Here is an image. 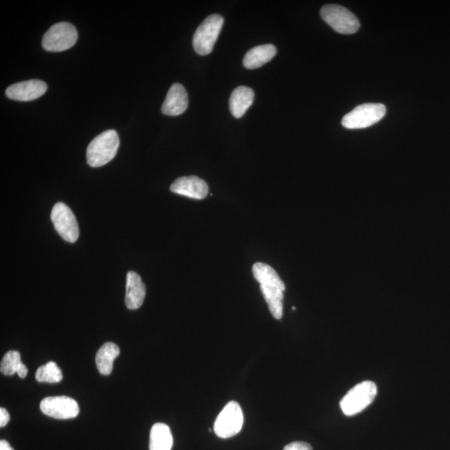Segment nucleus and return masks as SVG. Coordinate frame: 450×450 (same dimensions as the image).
<instances>
[{"label":"nucleus","instance_id":"20","mask_svg":"<svg viewBox=\"0 0 450 450\" xmlns=\"http://www.w3.org/2000/svg\"><path fill=\"white\" fill-rule=\"evenodd\" d=\"M35 378L40 383H55L63 380V373L55 362L50 361L37 369Z\"/></svg>","mask_w":450,"mask_h":450},{"label":"nucleus","instance_id":"22","mask_svg":"<svg viewBox=\"0 0 450 450\" xmlns=\"http://www.w3.org/2000/svg\"><path fill=\"white\" fill-rule=\"evenodd\" d=\"M283 450H313L311 445L305 442H293L286 445Z\"/></svg>","mask_w":450,"mask_h":450},{"label":"nucleus","instance_id":"8","mask_svg":"<svg viewBox=\"0 0 450 450\" xmlns=\"http://www.w3.org/2000/svg\"><path fill=\"white\" fill-rule=\"evenodd\" d=\"M51 220L56 231L65 241L77 242L79 236L78 222L72 210L65 203H55L52 208Z\"/></svg>","mask_w":450,"mask_h":450},{"label":"nucleus","instance_id":"14","mask_svg":"<svg viewBox=\"0 0 450 450\" xmlns=\"http://www.w3.org/2000/svg\"><path fill=\"white\" fill-rule=\"evenodd\" d=\"M254 93L252 89L246 86L236 88L231 94L230 110L236 118L242 117L249 108L252 106Z\"/></svg>","mask_w":450,"mask_h":450},{"label":"nucleus","instance_id":"19","mask_svg":"<svg viewBox=\"0 0 450 450\" xmlns=\"http://www.w3.org/2000/svg\"><path fill=\"white\" fill-rule=\"evenodd\" d=\"M254 277L260 284L264 286H278L286 290V284L279 278V274L271 266L264 263H257L253 265Z\"/></svg>","mask_w":450,"mask_h":450},{"label":"nucleus","instance_id":"6","mask_svg":"<svg viewBox=\"0 0 450 450\" xmlns=\"http://www.w3.org/2000/svg\"><path fill=\"white\" fill-rule=\"evenodd\" d=\"M78 40V32L67 22L55 23L43 37L42 45L47 51L61 52L73 47Z\"/></svg>","mask_w":450,"mask_h":450},{"label":"nucleus","instance_id":"21","mask_svg":"<svg viewBox=\"0 0 450 450\" xmlns=\"http://www.w3.org/2000/svg\"><path fill=\"white\" fill-rule=\"evenodd\" d=\"M22 364L20 353L9 351L2 359L0 369H1V372L4 376H13V374L18 372Z\"/></svg>","mask_w":450,"mask_h":450},{"label":"nucleus","instance_id":"13","mask_svg":"<svg viewBox=\"0 0 450 450\" xmlns=\"http://www.w3.org/2000/svg\"><path fill=\"white\" fill-rule=\"evenodd\" d=\"M146 295L145 283L138 274H127L125 305L131 310H138L143 305Z\"/></svg>","mask_w":450,"mask_h":450},{"label":"nucleus","instance_id":"16","mask_svg":"<svg viewBox=\"0 0 450 450\" xmlns=\"http://www.w3.org/2000/svg\"><path fill=\"white\" fill-rule=\"evenodd\" d=\"M173 437L169 426L162 423L154 424L150 431V450H171Z\"/></svg>","mask_w":450,"mask_h":450},{"label":"nucleus","instance_id":"24","mask_svg":"<svg viewBox=\"0 0 450 450\" xmlns=\"http://www.w3.org/2000/svg\"><path fill=\"white\" fill-rule=\"evenodd\" d=\"M0 450H13V449L6 440H1V441H0Z\"/></svg>","mask_w":450,"mask_h":450},{"label":"nucleus","instance_id":"17","mask_svg":"<svg viewBox=\"0 0 450 450\" xmlns=\"http://www.w3.org/2000/svg\"><path fill=\"white\" fill-rule=\"evenodd\" d=\"M265 301L267 302L270 313L276 320H281L283 316V300L284 288L273 286L260 284Z\"/></svg>","mask_w":450,"mask_h":450},{"label":"nucleus","instance_id":"23","mask_svg":"<svg viewBox=\"0 0 450 450\" xmlns=\"http://www.w3.org/2000/svg\"><path fill=\"white\" fill-rule=\"evenodd\" d=\"M11 416H9V412L4 409H0V427H4L9 422Z\"/></svg>","mask_w":450,"mask_h":450},{"label":"nucleus","instance_id":"11","mask_svg":"<svg viewBox=\"0 0 450 450\" xmlns=\"http://www.w3.org/2000/svg\"><path fill=\"white\" fill-rule=\"evenodd\" d=\"M170 191L194 200H203L208 193V184L197 176L180 177L170 186Z\"/></svg>","mask_w":450,"mask_h":450},{"label":"nucleus","instance_id":"10","mask_svg":"<svg viewBox=\"0 0 450 450\" xmlns=\"http://www.w3.org/2000/svg\"><path fill=\"white\" fill-rule=\"evenodd\" d=\"M47 89L46 83L39 79H31L11 85L6 89V94L13 101H31L44 96Z\"/></svg>","mask_w":450,"mask_h":450},{"label":"nucleus","instance_id":"7","mask_svg":"<svg viewBox=\"0 0 450 450\" xmlns=\"http://www.w3.org/2000/svg\"><path fill=\"white\" fill-rule=\"evenodd\" d=\"M244 415L238 403L231 401L217 417L215 432L221 439H228L240 433L243 427Z\"/></svg>","mask_w":450,"mask_h":450},{"label":"nucleus","instance_id":"15","mask_svg":"<svg viewBox=\"0 0 450 450\" xmlns=\"http://www.w3.org/2000/svg\"><path fill=\"white\" fill-rule=\"evenodd\" d=\"M277 50L273 45H263L249 50L244 57L243 64L246 69H255L261 67L273 60Z\"/></svg>","mask_w":450,"mask_h":450},{"label":"nucleus","instance_id":"3","mask_svg":"<svg viewBox=\"0 0 450 450\" xmlns=\"http://www.w3.org/2000/svg\"><path fill=\"white\" fill-rule=\"evenodd\" d=\"M224 25V18L220 14H212L198 27L193 38V47L198 55H210Z\"/></svg>","mask_w":450,"mask_h":450},{"label":"nucleus","instance_id":"12","mask_svg":"<svg viewBox=\"0 0 450 450\" xmlns=\"http://www.w3.org/2000/svg\"><path fill=\"white\" fill-rule=\"evenodd\" d=\"M189 106L186 89L182 84L175 83L170 87L161 111L165 116H178L186 112Z\"/></svg>","mask_w":450,"mask_h":450},{"label":"nucleus","instance_id":"2","mask_svg":"<svg viewBox=\"0 0 450 450\" xmlns=\"http://www.w3.org/2000/svg\"><path fill=\"white\" fill-rule=\"evenodd\" d=\"M377 395V386L373 381H363L350 390L342 400L340 408L347 416H353L366 410Z\"/></svg>","mask_w":450,"mask_h":450},{"label":"nucleus","instance_id":"18","mask_svg":"<svg viewBox=\"0 0 450 450\" xmlns=\"http://www.w3.org/2000/svg\"><path fill=\"white\" fill-rule=\"evenodd\" d=\"M120 348L111 342L106 343L99 349L96 362L99 373L103 376H108L113 371V364L120 355Z\"/></svg>","mask_w":450,"mask_h":450},{"label":"nucleus","instance_id":"9","mask_svg":"<svg viewBox=\"0 0 450 450\" xmlns=\"http://www.w3.org/2000/svg\"><path fill=\"white\" fill-rule=\"evenodd\" d=\"M40 410L45 415L59 420L74 419L79 413L78 403L67 396L47 397L41 401Z\"/></svg>","mask_w":450,"mask_h":450},{"label":"nucleus","instance_id":"5","mask_svg":"<svg viewBox=\"0 0 450 450\" xmlns=\"http://www.w3.org/2000/svg\"><path fill=\"white\" fill-rule=\"evenodd\" d=\"M323 21L336 32L342 35H353L359 30V21L349 9L337 4H327L321 9Z\"/></svg>","mask_w":450,"mask_h":450},{"label":"nucleus","instance_id":"4","mask_svg":"<svg viewBox=\"0 0 450 450\" xmlns=\"http://www.w3.org/2000/svg\"><path fill=\"white\" fill-rule=\"evenodd\" d=\"M386 115V107L382 103H364L344 116L342 125L348 130H361L381 120Z\"/></svg>","mask_w":450,"mask_h":450},{"label":"nucleus","instance_id":"1","mask_svg":"<svg viewBox=\"0 0 450 450\" xmlns=\"http://www.w3.org/2000/svg\"><path fill=\"white\" fill-rule=\"evenodd\" d=\"M120 139L116 130L104 131L94 138L88 146L86 157L90 167H103L116 157Z\"/></svg>","mask_w":450,"mask_h":450}]
</instances>
